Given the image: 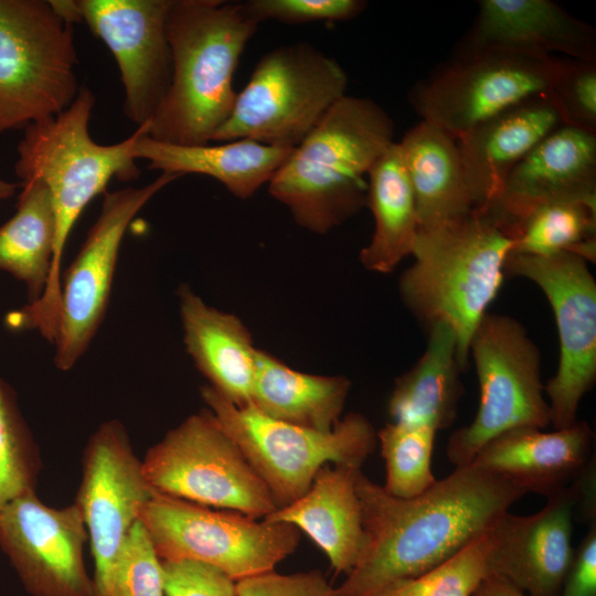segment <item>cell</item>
<instances>
[{"label":"cell","instance_id":"cell-7","mask_svg":"<svg viewBox=\"0 0 596 596\" xmlns=\"http://www.w3.org/2000/svg\"><path fill=\"white\" fill-rule=\"evenodd\" d=\"M201 396L278 508L301 497L326 465L361 469L377 445L374 426L360 413H349L322 432L272 419L251 405L236 406L210 385L201 387Z\"/></svg>","mask_w":596,"mask_h":596},{"label":"cell","instance_id":"cell-1","mask_svg":"<svg viewBox=\"0 0 596 596\" xmlns=\"http://www.w3.org/2000/svg\"><path fill=\"white\" fill-rule=\"evenodd\" d=\"M356 492L365 544L332 596H376L428 572L490 530L529 493L517 481L471 464L408 499L390 494L360 471Z\"/></svg>","mask_w":596,"mask_h":596},{"label":"cell","instance_id":"cell-41","mask_svg":"<svg viewBox=\"0 0 596 596\" xmlns=\"http://www.w3.org/2000/svg\"><path fill=\"white\" fill-rule=\"evenodd\" d=\"M472 596H525L502 576L490 573L478 586Z\"/></svg>","mask_w":596,"mask_h":596},{"label":"cell","instance_id":"cell-11","mask_svg":"<svg viewBox=\"0 0 596 596\" xmlns=\"http://www.w3.org/2000/svg\"><path fill=\"white\" fill-rule=\"evenodd\" d=\"M142 470L155 491L264 519L278 505L213 413L191 414L150 447Z\"/></svg>","mask_w":596,"mask_h":596},{"label":"cell","instance_id":"cell-31","mask_svg":"<svg viewBox=\"0 0 596 596\" xmlns=\"http://www.w3.org/2000/svg\"><path fill=\"white\" fill-rule=\"evenodd\" d=\"M596 204L557 201L531 212L513 233L511 254L551 256L573 252L595 260Z\"/></svg>","mask_w":596,"mask_h":596},{"label":"cell","instance_id":"cell-39","mask_svg":"<svg viewBox=\"0 0 596 596\" xmlns=\"http://www.w3.org/2000/svg\"><path fill=\"white\" fill-rule=\"evenodd\" d=\"M236 596H332L333 586L319 570L281 574L274 571L236 582Z\"/></svg>","mask_w":596,"mask_h":596},{"label":"cell","instance_id":"cell-12","mask_svg":"<svg viewBox=\"0 0 596 596\" xmlns=\"http://www.w3.org/2000/svg\"><path fill=\"white\" fill-rule=\"evenodd\" d=\"M561 58L494 47L460 50L414 85L409 103L422 120L456 140L531 99L546 96Z\"/></svg>","mask_w":596,"mask_h":596},{"label":"cell","instance_id":"cell-19","mask_svg":"<svg viewBox=\"0 0 596 596\" xmlns=\"http://www.w3.org/2000/svg\"><path fill=\"white\" fill-rule=\"evenodd\" d=\"M546 500L540 511L530 515L508 511L491 528V573L525 596H558L574 553V485Z\"/></svg>","mask_w":596,"mask_h":596},{"label":"cell","instance_id":"cell-5","mask_svg":"<svg viewBox=\"0 0 596 596\" xmlns=\"http://www.w3.org/2000/svg\"><path fill=\"white\" fill-rule=\"evenodd\" d=\"M514 240L486 214L469 215L419 230L414 262L398 280L404 306L425 326H448L457 338L464 370L470 340L505 278V262Z\"/></svg>","mask_w":596,"mask_h":596},{"label":"cell","instance_id":"cell-20","mask_svg":"<svg viewBox=\"0 0 596 596\" xmlns=\"http://www.w3.org/2000/svg\"><path fill=\"white\" fill-rule=\"evenodd\" d=\"M593 440L586 422L553 432L517 427L486 443L470 464L549 498L572 485L595 459Z\"/></svg>","mask_w":596,"mask_h":596},{"label":"cell","instance_id":"cell-24","mask_svg":"<svg viewBox=\"0 0 596 596\" xmlns=\"http://www.w3.org/2000/svg\"><path fill=\"white\" fill-rule=\"evenodd\" d=\"M183 343L210 386L236 406L249 405L257 348L241 319L207 305L188 285L178 288Z\"/></svg>","mask_w":596,"mask_h":596},{"label":"cell","instance_id":"cell-29","mask_svg":"<svg viewBox=\"0 0 596 596\" xmlns=\"http://www.w3.org/2000/svg\"><path fill=\"white\" fill-rule=\"evenodd\" d=\"M366 205L374 217V231L360 252L370 272L392 273L411 255L419 231L413 189L398 142L376 160L368 173Z\"/></svg>","mask_w":596,"mask_h":596},{"label":"cell","instance_id":"cell-8","mask_svg":"<svg viewBox=\"0 0 596 596\" xmlns=\"http://www.w3.org/2000/svg\"><path fill=\"white\" fill-rule=\"evenodd\" d=\"M72 24L52 0H0V134L57 115L77 96Z\"/></svg>","mask_w":596,"mask_h":596},{"label":"cell","instance_id":"cell-38","mask_svg":"<svg viewBox=\"0 0 596 596\" xmlns=\"http://www.w3.org/2000/svg\"><path fill=\"white\" fill-rule=\"evenodd\" d=\"M161 563L164 596H236V582L214 566L191 560Z\"/></svg>","mask_w":596,"mask_h":596},{"label":"cell","instance_id":"cell-9","mask_svg":"<svg viewBox=\"0 0 596 596\" xmlns=\"http://www.w3.org/2000/svg\"><path fill=\"white\" fill-rule=\"evenodd\" d=\"M138 519L162 561L191 560L216 567L234 582L274 571L300 543L291 524L211 509L155 492Z\"/></svg>","mask_w":596,"mask_h":596},{"label":"cell","instance_id":"cell-35","mask_svg":"<svg viewBox=\"0 0 596 596\" xmlns=\"http://www.w3.org/2000/svg\"><path fill=\"white\" fill-rule=\"evenodd\" d=\"M113 588L114 596H164L161 558L139 519L119 550Z\"/></svg>","mask_w":596,"mask_h":596},{"label":"cell","instance_id":"cell-37","mask_svg":"<svg viewBox=\"0 0 596 596\" xmlns=\"http://www.w3.org/2000/svg\"><path fill=\"white\" fill-rule=\"evenodd\" d=\"M243 4L258 24L267 20L302 24L351 20L360 15L368 3L362 0H248Z\"/></svg>","mask_w":596,"mask_h":596},{"label":"cell","instance_id":"cell-4","mask_svg":"<svg viewBox=\"0 0 596 596\" xmlns=\"http://www.w3.org/2000/svg\"><path fill=\"white\" fill-rule=\"evenodd\" d=\"M394 124L370 98L344 95L268 182L302 228L326 234L366 205L368 175L391 147Z\"/></svg>","mask_w":596,"mask_h":596},{"label":"cell","instance_id":"cell-28","mask_svg":"<svg viewBox=\"0 0 596 596\" xmlns=\"http://www.w3.org/2000/svg\"><path fill=\"white\" fill-rule=\"evenodd\" d=\"M427 332L424 353L395 380L389 414L394 423L429 426L437 432L449 427L456 417L464 393L462 370L455 332L444 323Z\"/></svg>","mask_w":596,"mask_h":596},{"label":"cell","instance_id":"cell-6","mask_svg":"<svg viewBox=\"0 0 596 596\" xmlns=\"http://www.w3.org/2000/svg\"><path fill=\"white\" fill-rule=\"evenodd\" d=\"M347 86L343 67L313 45L278 46L258 60L212 141L249 139L295 148L347 95Z\"/></svg>","mask_w":596,"mask_h":596},{"label":"cell","instance_id":"cell-21","mask_svg":"<svg viewBox=\"0 0 596 596\" xmlns=\"http://www.w3.org/2000/svg\"><path fill=\"white\" fill-rule=\"evenodd\" d=\"M487 47L596 61V32L550 0H482L461 50Z\"/></svg>","mask_w":596,"mask_h":596},{"label":"cell","instance_id":"cell-34","mask_svg":"<svg viewBox=\"0 0 596 596\" xmlns=\"http://www.w3.org/2000/svg\"><path fill=\"white\" fill-rule=\"evenodd\" d=\"M491 529L428 572L393 584L376 596H472L491 573Z\"/></svg>","mask_w":596,"mask_h":596},{"label":"cell","instance_id":"cell-26","mask_svg":"<svg viewBox=\"0 0 596 596\" xmlns=\"http://www.w3.org/2000/svg\"><path fill=\"white\" fill-rule=\"evenodd\" d=\"M413 189L419 230H432L472 213L457 140L421 120L398 142Z\"/></svg>","mask_w":596,"mask_h":596},{"label":"cell","instance_id":"cell-25","mask_svg":"<svg viewBox=\"0 0 596 596\" xmlns=\"http://www.w3.org/2000/svg\"><path fill=\"white\" fill-rule=\"evenodd\" d=\"M292 150L249 139L180 146L155 140L146 132L137 142L136 157L147 160L149 169L161 172L211 177L234 196L247 200L269 182Z\"/></svg>","mask_w":596,"mask_h":596},{"label":"cell","instance_id":"cell-15","mask_svg":"<svg viewBox=\"0 0 596 596\" xmlns=\"http://www.w3.org/2000/svg\"><path fill=\"white\" fill-rule=\"evenodd\" d=\"M156 491L118 421H106L88 439L75 498L91 544L94 596H114L113 579L121 544L141 505Z\"/></svg>","mask_w":596,"mask_h":596},{"label":"cell","instance_id":"cell-42","mask_svg":"<svg viewBox=\"0 0 596 596\" xmlns=\"http://www.w3.org/2000/svg\"><path fill=\"white\" fill-rule=\"evenodd\" d=\"M21 184L0 179V201L12 196Z\"/></svg>","mask_w":596,"mask_h":596},{"label":"cell","instance_id":"cell-13","mask_svg":"<svg viewBox=\"0 0 596 596\" xmlns=\"http://www.w3.org/2000/svg\"><path fill=\"white\" fill-rule=\"evenodd\" d=\"M587 262L573 252L545 257L510 254L505 262V277L533 281L554 313L560 360L544 385L554 429L577 422L579 403L596 380V281Z\"/></svg>","mask_w":596,"mask_h":596},{"label":"cell","instance_id":"cell-33","mask_svg":"<svg viewBox=\"0 0 596 596\" xmlns=\"http://www.w3.org/2000/svg\"><path fill=\"white\" fill-rule=\"evenodd\" d=\"M41 457L14 389L0 379V512L13 500L36 492Z\"/></svg>","mask_w":596,"mask_h":596},{"label":"cell","instance_id":"cell-23","mask_svg":"<svg viewBox=\"0 0 596 596\" xmlns=\"http://www.w3.org/2000/svg\"><path fill=\"white\" fill-rule=\"evenodd\" d=\"M361 469L326 465L309 489L264 519L285 522L307 534L327 555L336 574H349L365 544L356 479Z\"/></svg>","mask_w":596,"mask_h":596},{"label":"cell","instance_id":"cell-32","mask_svg":"<svg viewBox=\"0 0 596 596\" xmlns=\"http://www.w3.org/2000/svg\"><path fill=\"white\" fill-rule=\"evenodd\" d=\"M436 433L429 426L394 422L376 432L385 464V491L408 499L423 493L436 482L432 471Z\"/></svg>","mask_w":596,"mask_h":596},{"label":"cell","instance_id":"cell-10","mask_svg":"<svg viewBox=\"0 0 596 596\" xmlns=\"http://www.w3.org/2000/svg\"><path fill=\"white\" fill-rule=\"evenodd\" d=\"M469 355L480 398L471 423L448 439L446 454L456 467L470 464L486 443L505 430L551 425L540 350L522 323L487 312L470 340Z\"/></svg>","mask_w":596,"mask_h":596},{"label":"cell","instance_id":"cell-14","mask_svg":"<svg viewBox=\"0 0 596 596\" xmlns=\"http://www.w3.org/2000/svg\"><path fill=\"white\" fill-rule=\"evenodd\" d=\"M180 174L161 172L140 188L106 192L102 209L76 257L61 276L60 306L53 339L54 364L71 370L88 349L108 308L119 248L137 213Z\"/></svg>","mask_w":596,"mask_h":596},{"label":"cell","instance_id":"cell-16","mask_svg":"<svg viewBox=\"0 0 596 596\" xmlns=\"http://www.w3.org/2000/svg\"><path fill=\"white\" fill-rule=\"evenodd\" d=\"M87 541L75 502L56 509L34 492L0 512V549L32 596H94L83 554Z\"/></svg>","mask_w":596,"mask_h":596},{"label":"cell","instance_id":"cell-22","mask_svg":"<svg viewBox=\"0 0 596 596\" xmlns=\"http://www.w3.org/2000/svg\"><path fill=\"white\" fill-rule=\"evenodd\" d=\"M549 97L523 103L457 139L475 212L486 213L511 170L547 135L562 126Z\"/></svg>","mask_w":596,"mask_h":596},{"label":"cell","instance_id":"cell-18","mask_svg":"<svg viewBox=\"0 0 596 596\" xmlns=\"http://www.w3.org/2000/svg\"><path fill=\"white\" fill-rule=\"evenodd\" d=\"M567 200L596 204V134L562 125L511 170L482 214L513 237L531 212Z\"/></svg>","mask_w":596,"mask_h":596},{"label":"cell","instance_id":"cell-30","mask_svg":"<svg viewBox=\"0 0 596 596\" xmlns=\"http://www.w3.org/2000/svg\"><path fill=\"white\" fill-rule=\"evenodd\" d=\"M20 184L17 211L0 225V269L25 284L28 304H32L42 296L51 275L55 216L42 182Z\"/></svg>","mask_w":596,"mask_h":596},{"label":"cell","instance_id":"cell-2","mask_svg":"<svg viewBox=\"0 0 596 596\" xmlns=\"http://www.w3.org/2000/svg\"><path fill=\"white\" fill-rule=\"evenodd\" d=\"M94 105V93L81 86L63 111L28 125L18 145L17 177L21 183L38 180L46 187L55 216V245L46 287L40 299L17 311L24 329H38L46 339L56 329L62 256L73 226L87 204L107 192L113 178L127 182L140 174L136 146L148 132L149 121L119 142L100 145L88 130Z\"/></svg>","mask_w":596,"mask_h":596},{"label":"cell","instance_id":"cell-27","mask_svg":"<svg viewBox=\"0 0 596 596\" xmlns=\"http://www.w3.org/2000/svg\"><path fill=\"white\" fill-rule=\"evenodd\" d=\"M350 389L343 375L305 373L258 349L249 405L272 419L327 432L342 418Z\"/></svg>","mask_w":596,"mask_h":596},{"label":"cell","instance_id":"cell-3","mask_svg":"<svg viewBox=\"0 0 596 596\" xmlns=\"http://www.w3.org/2000/svg\"><path fill=\"white\" fill-rule=\"evenodd\" d=\"M257 28L243 2L171 0L166 19L171 78L149 120L150 138L180 146L212 141L233 110V76Z\"/></svg>","mask_w":596,"mask_h":596},{"label":"cell","instance_id":"cell-36","mask_svg":"<svg viewBox=\"0 0 596 596\" xmlns=\"http://www.w3.org/2000/svg\"><path fill=\"white\" fill-rule=\"evenodd\" d=\"M547 95L563 125L596 134V61L561 58Z\"/></svg>","mask_w":596,"mask_h":596},{"label":"cell","instance_id":"cell-40","mask_svg":"<svg viewBox=\"0 0 596 596\" xmlns=\"http://www.w3.org/2000/svg\"><path fill=\"white\" fill-rule=\"evenodd\" d=\"M558 596H596V521L574 549Z\"/></svg>","mask_w":596,"mask_h":596},{"label":"cell","instance_id":"cell-17","mask_svg":"<svg viewBox=\"0 0 596 596\" xmlns=\"http://www.w3.org/2000/svg\"><path fill=\"white\" fill-rule=\"evenodd\" d=\"M171 0H75L79 21L111 52L125 91L124 113L137 127L160 106L171 78L166 19Z\"/></svg>","mask_w":596,"mask_h":596}]
</instances>
